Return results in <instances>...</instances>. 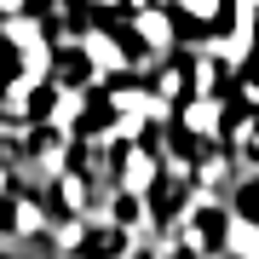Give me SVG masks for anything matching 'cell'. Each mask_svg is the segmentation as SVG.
<instances>
[{
	"label": "cell",
	"instance_id": "1",
	"mask_svg": "<svg viewBox=\"0 0 259 259\" xmlns=\"http://www.w3.org/2000/svg\"><path fill=\"white\" fill-rule=\"evenodd\" d=\"M115 156V179H121V196H139V202H150V190L161 185V156L150 144H110Z\"/></svg>",
	"mask_w": 259,
	"mask_h": 259
},
{
	"label": "cell",
	"instance_id": "2",
	"mask_svg": "<svg viewBox=\"0 0 259 259\" xmlns=\"http://www.w3.org/2000/svg\"><path fill=\"white\" fill-rule=\"evenodd\" d=\"M127 23H133L139 47L156 58V64H173V52H179V23H173V6H127Z\"/></svg>",
	"mask_w": 259,
	"mask_h": 259
},
{
	"label": "cell",
	"instance_id": "3",
	"mask_svg": "<svg viewBox=\"0 0 259 259\" xmlns=\"http://www.w3.org/2000/svg\"><path fill=\"white\" fill-rule=\"evenodd\" d=\"M47 231H52V213L40 207L29 190H18V196L0 202V236H47Z\"/></svg>",
	"mask_w": 259,
	"mask_h": 259
},
{
	"label": "cell",
	"instance_id": "4",
	"mask_svg": "<svg viewBox=\"0 0 259 259\" xmlns=\"http://www.w3.org/2000/svg\"><path fill=\"white\" fill-rule=\"evenodd\" d=\"M133 248H139V236H127L121 225H110V219H93L87 225V236H81V253L75 259H127Z\"/></svg>",
	"mask_w": 259,
	"mask_h": 259
},
{
	"label": "cell",
	"instance_id": "5",
	"mask_svg": "<svg viewBox=\"0 0 259 259\" xmlns=\"http://www.w3.org/2000/svg\"><path fill=\"white\" fill-rule=\"evenodd\" d=\"M150 93H156V104H167V110H185V104L196 98V87H190V64L185 58H173V64H161L156 75H150Z\"/></svg>",
	"mask_w": 259,
	"mask_h": 259
},
{
	"label": "cell",
	"instance_id": "6",
	"mask_svg": "<svg viewBox=\"0 0 259 259\" xmlns=\"http://www.w3.org/2000/svg\"><path fill=\"white\" fill-rule=\"evenodd\" d=\"M225 259H259V225L242 219L231 207V225H225Z\"/></svg>",
	"mask_w": 259,
	"mask_h": 259
},
{
	"label": "cell",
	"instance_id": "7",
	"mask_svg": "<svg viewBox=\"0 0 259 259\" xmlns=\"http://www.w3.org/2000/svg\"><path fill=\"white\" fill-rule=\"evenodd\" d=\"M18 161H23V144H0V202L6 196H18Z\"/></svg>",
	"mask_w": 259,
	"mask_h": 259
},
{
	"label": "cell",
	"instance_id": "8",
	"mask_svg": "<svg viewBox=\"0 0 259 259\" xmlns=\"http://www.w3.org/2000/svg\"><path fill=\"white\" fill-rule=\"evenodd\" d=\"M236 213H242V219H253V225H259V179H253L248 190H242V207H236Z\"/></svg>",
	"mask_w": 259,
	"mask_h": 259
},
{
	"label": "cell",
	"instance_id": "9",
	"mask_svg": "<svg viewBox=\"0 0 259 259\" xmlns=\"http://www.w3.org/2000/svg\"><path fill=\"white\" fill-rule=\"evenodd\" d=\"M161 242H167V236H161ZM161 259H196V253H190V248H179V242H167V248H161Z\"/></svg>",
	"mask_w": 259,
	"mask_h": 259
},
{
	"label": "cell",
	"instance_id": "10",
	"mask_svg": "<svg viewBox=\"0 0 259 259\" xmlns=\"http://www.w3.org/2000/svg\"><path fill=\"white\" fill-rule=\"evenodd\" d=\"M253 81H259V64H253Z\"/></svg>",
	"mask_w": 259,
	"mask_h": 259
}]
</instances>
